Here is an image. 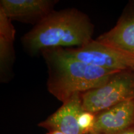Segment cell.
Segmentation results:
<instances>
[{
	"label": "cell",
	"mask_w": 134,
	"mask_h": 134,
	"mask_svg": "<svg viewBox=\"0 0 134 134\" xmlns=\"http://www.w3.org/2000/svg\"><path fill=\"white\" fill-rule=\"evenodd\" d=\"M46 134H63V133L58 131H50Z\"/></svg>",
	"instance_id": "7c38bea8"
},
{
	"label": "cell",
	"mask_w": 134,
	"mask_h": 134,
	"mask_svg": "<svg viewBox=\"0 0 134 134\" xmlns=\"http://www.w3.org/2000/svg\"><path fill=\"white\" fill-rule=\"evenodd\" d=\"M11 20L0 10V78L6 83L12 77L15 60L14 42L16 31Z\"/></svg>",
	"instance_id": "9c48e42d"
},
{
	"label": "cell",
	"mask_w": 134,
	"mask_h": 134,
	"mask_svg": "<svg viewBox=\"0 0 134 134\" xmlns=\"http://www.w3.org/2000/svg\"><path fill=\"white\" fill-rule=\"evenodd\" d=\"M134 99V70L117 72L103 86L81 94L84 110L93 114Z\"/></svg>",
	"instance_id": "3957f363"
},
{
	"label": "cell",
	"mask_w": 134,
	"mask_h": 134,
	"mask_svg": "<svg viewBox=\"0 0 134 134\" xmlns=\"http://www.w3.org/2000/svg\"><path fill=\"white\" fill-rule=\"evenodd\" d=\"M57 0H1L0 10L10 19L35 25L54 11Z\"/></svg>",
	"instance_id": "8992f818"
},
{
	"label": "cell",
	"mask_w": 134,
	"mask_h": 134,
	"mask_svg": "<svg viewBox=\"0 0 134 134\" xmlns=\"http://www.w3.org/2000/svg\"><path fill=\"white\" fill-rule=\"evenodd\" d=\"M88 134H103V133H96V132H91V133Z\"/></svg>",
	"instance_id": "4fadbf2b"
},
{
	"label": "cell",
	"mask_w": 134,
	"mask_h": 134,
	"mask_svg": "<svg viewBox=\"0 0 134 134\" xmlns=\"http://www.w3.org/2000/svg\"><path fill=\"white\" fill-rule=\"evenodd\" d=\"M94 25L88 15L76 8L53 11L22 37L31 55L47 48L80 47L93 40Z\"/></svg>",
	"instance_id": "6da1fadb"
},
{
	"label": "cell",
	"mask_w": 134,
	"mask_h": 134,
	"mask_svg": "<svg viewBox=\"0 0 134 134\" xmlns=\"http://www.w3.org/2000/svg\"><path fill=\"white\" fill-rule=\"evenodd\" d=\"M96 120V114L83 110L78 117V125L83 134L93 132Z\"/></svg>",
	"instance_id": "30bf717a"
},
{
	"label": "cell",
	"mask_w": 134,
	"mask_h": 134,
	"mask_svg": "<svg viewBox=\"0 0 134 134\" xmlns=\"http://www.w3.org/2000/svg\"><path fill=\"white\" fill-rule=\"evenodd\" d=\"M84 110L81 94L75 93L69 99L38 126L50 131H58L63 134H83L78 125V117Z\"/></svg>",
	"instance_id": "5b68a950"
},
{
	"label": "cell",
	"mask_w": 134,
	"mask_h": 134,
	"mask_svg": "<svg viewBox=\"0 0 134 134\" xmlns=\"http://www.w3.org/2000/svg\"><path fill=\"white\" fill-rule=\"evenodd\" d=\"M132 126H134V99L96 114L93 132L115 134Z\"/></svg>",
	"instance_id": "52a82bcc"
},
{
	"label": "cell",
	"mask_w": 134,
	"mask_h": 134,
	"mask_svg": "<svg viewBox=\"0 0 134 134\" xmlns=\"http://www.w3.org/2000/svg\"><path fill=\"white\" fill-rule=\"evenodd\" d=\"M62 49L70 57L105 70L120 71L134 69V56L97 40L93 39L80 47Z\"/></svg>",
	"instance_id": "277c9868"
},
{
	"label": "cell",
	"mask_w": 134,
	"mask_h": 134,
	"mask_svg": "<svg viewBox=\"0 0 134 134\" xmlns=\"http://www.w3.org/2000/svg\"><path fill=\"white\" fill-rule=\"evenodd\" d=\"M96 40L134 56V1L125 6L116 25Z\"/></svg>",
	"instance_id": "ba28073f"
},
{
	"label": "cell",
	"mask_w": 134,
	"mask_h": 134,
	"mask_svg": "<svg viewBox=\"0 0 134 134\" xmlns=\"http://www.w3.org/2000/svg\"><path fill=\"white\" fill-rule=\"evenodd\" d=\"M133 70H134V69H133Z\"/></svg>",
	"instance_id": "5bb4252c"
},
{
	"label": "cell",
	"mask_w": 134,
	"mask_h": 134,
	"mask_svg": "<svg viewBox=\"0 0 134 134\" xmlns=\"http://www.w3.org/2000/svg\"><path fill=\"white\" fill-rule=\"evenodd\" d=\"M41 54L48 68V91L62 103L73 94H82L103 86L119 72L70 57L64 53L62 48H47L41 52Z\"/></svg>",
	"instance_id": "7a4b0ae2"
},
{
	"label": "cell",
	"mask_w": 134,
	"mask_h": 134,
	"mask_svg": "<svg viewBox=\"0 0 134 134\" xmlns=\"http://www.w3.org/2000/svg\"><path fill=\"white\" fill-rule=\"evenodd\" d=\"M115 134H134V126L129 127Z\"/></svg>",
	"instance_id": "8fae6325"
}]
</instances>
